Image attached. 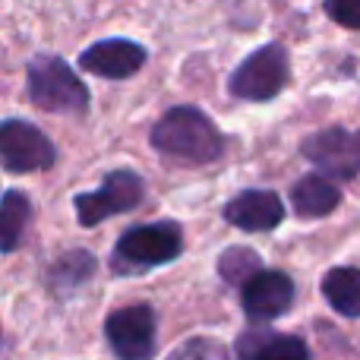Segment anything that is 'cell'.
<instances>
[{
    "label": "cell",
    "mask_w": 360,
    "mask_h": 360,
    "mask_svg": "<svg viewBox=\"0 0 360 360\" xmlns=\"http://www.w3.org/2000/svg\"><path fill=\"white\" fill-rule=\"evenodd\" d=\"M152 146L186 165H209L224 152V136L199 108H171L152 127Z\"/></svg>",
    "instance_id": "obj_1"
},
{
    "label": "cell",
    "mask_w": 360,
    "mask_h": 360,
    "mask_svg": "<svg viewBox=\"0 0 360 360\" xmlns=\"http://www.w3.org/2000/svg\"><path fill=\"white\" fill-rule=\"evenodd\" d=\"M29 98L51 114H86L89 89L67 60L44 54L29 63Z\"/></svg>",
    "instance_id": "obj_2"
},
{
    "label": "cell",
    "mask_w": 360,
    "mask_h": 360,
    "mask_svg": "<svg viewBox=\"0 0 360 360\" xmlns=\"http://www.w3.org/2000/svg\"><path fill=\"white\" fill-rule=\"evenodd\" d=\"M180 250H184V237L174 221L143 224V228H130L127 234H120L114 247V266L139 272V269L174 262Z\"/></svg>",
    "instance_id": "obj_3"
},
{
    "label": "cell",
    "mask_w": 360,
    "mask_h": 360,
    "mask_svg": "<svg viewBox=\"0 0 360 360\" xmlns=\"http://www.w3.org/2000/svg\"><path fill=\"white\" fill-rule=\"evenodd\" d=\"M288 70H291V60H288L285 44L269 41L231 73L228 86L243 101H272L288 86Z\"/></svg>",
    "instance_id": "obj_4"
},
{
    "label": "cell",
    "mask_w": 360,
    "mask_h": 360,
    "mask_svg": "<svg viewBox=\"0 0 360 360\" xmlns=\"http://www.w3.org/2000/svg\"><path fill=\"white\" fill-rule=\"evenodd\" d=\"M146 196V184L139 174L133 171H111L105 180H101L98 190L92 193H79L76 196V215H79L82 228H95L98 221L111 215H120V212H130L143 202Z\"/></svg>",
    "instance_id": "obj_5"
},
{
    "label": "cell",
    "mask_w": 360,
    "mask_h": 360,
    "mask_svg": "<svg viewBox=\"0 0 360 360\" xmlns=\"http://www.w3.org/2000/svg\"><path fill=\"white\" fill-rule=\"evenodd\" d=\"M57 158L54 143L38 127L25 124L19 117L4 120L0 127V162L6 174H29V171L51 168Z\"/></svg>",
    "instance_id": "obj_6"
},
{
    "label": "cell",
    "mask_w": 360,
    "mask_h": 360,
    "mask_svg": "<svg viewBox=\"0 0 360 360\" xmlns=\"http://www.w3.org/2000/svg\"><path fill=\"white\" fill-rule=\"evenodd\" d=\"M105 335L120 360H149L155 354V313L146 304L114 310L105 323Z\"/></svg>",
    "instance_id": "obj_7"
},
{
    "label": "cell",
    "mask_w": 360,
    "mask_h": 360,
    "mask_svg": "<svg viewBox=\"0 0 360 360\" xmlns=\"http://www.w3.org/2000/svg\"><path fill=\"white\" fill-rule=\"evenodd\" d=\"M304 155L332 177H354L360 171V133H348L342 127L319 130L304 139Z\"/></svg>",
    "instance_id": "obj_8"
},
{
    "label": "cell",
    "mask_w": 360,
    "mask_h": 360,
    "mask_svg": "<svg viewBox=\"0 0 360 360\" xmlns=\"http://www.w3.org/2000/svg\"><path fill=\"white\" fill-rule=\"evenodd\" d=\"M291 304H294V281L285 272L262 269L243 285V313L253 323L278 319L281 313H288Z\"/></svg>",
    "instance_id": "obj_9"
},
{
    "label": "cell",
    "mask_w": 360,
    "mask_h": 360,
    "mask_svg": "<svg viewBox=\"0 0 360 360\" xmlns=\"http://www.w3.org/2000/svg\"><path fill=\"white\" fill-rule=\"evenodd\" d=\"M146 60H149V54L143 44L127 41V38H105V41H95L92 48L82 51L79 70H89V73L105 76V79H127V76L139 73Z\"/></svg>",
    "instance_id": "obj_10"
},
{
    "label": "cell",
    "mask_w": 360,
    "mask_h": 360,
    "mask_svg": "<svg viewBox=\"0 0 360 360\" xmlns=\"http://www.w3.org/2000/svg\"><path fill=\"white\" fill-rule=\"evenodd\" d=\"M224 221L240 231H272L285 221V202L272 190H247L224 205Z\"/></svg>",
    "instance_id": "obj_11"
},
{
    "label": "cell",
    "mask_w": 360,
    "mask_h": 360,
    "mask_svg": "<svg viewBox=\"0 0 360 360\" xmlns=\"http://www.w3.org/2000/svg\"><path fill=\"white\" fill-rule=\"evenodd\" d=\"M338 199H342L338 186L323 174H307L291 186V205H294V212L304 218L329 215V212L338 209Z\"/></svg>",
    "instance_id": "obj_12"
},
{
    "label": "cell",
    "mask_w": 360,
    "mask_h": 360,
    "mask_svg": "<svg viewBox=\"0 0 360 360\" xmlns=\"http://www.w3.org/2000/svg\"><path fill=\"white\" fill-rule=\"evenodd\" d=\"M323 294L342 316H360V269H332L323 278Z\"/></svg>",
    "instance_id": "obj_13"
},
{
    "label": "cell",
    "mask_w": 360,
    "mask_h": 360,
    "mask_svg": "<svg viewBox=\"0 0 360 360\" xmlns=\"http://www.w3.org/2000/svg\"><path fill=\"white\" fill-rule=\"evenodd\" d=\"M32 215V205L25 199V193L6 190L4 193V209H0V234H4V253H13L19 247V237L25 231V221Z\"/></svg>",
    "instance_id": "obj_14"
},
{
    "label": "cell",
    "mask_w": 360,
    "mask_h": 360,
    "mask_svg": "<svg viewBox=\"0 0 360 360\" xmlns=\"http://www.w3.org/2000/svg\"><path fill=\"white\" fill-rule=\"evenodd\" d=\"M92 272H95V259L89 253H82V250H76V253L63 256L60 262H54V269H51V285H54L57 291H70V288L92 278Z\"/></svg>",
    "instance_id": "obj_15"
},
{
    "label": "cell",
    "mask_w": 360,
    "mask_h": 360,
    "mask_svg": "<svg viewBox=\"0 0 360 360\" xmlns=\"http://www.w3.org/2000/svg\"><path fill=\"white\" fill-rule=\"evenodd\" d=\"M218 272H221L224 281H243V285H247L256 272H262L259 256L247 247H231L228 253H221V259H218Z\"/></svg>",
    "instance_id": "obj_16"
},
{
    "label": "cell",
    "mask_w": 360,
    "mask_h": 360,
    "mask_svg": "<svg viewBox=\"0 0 360 360\" xmlns=\"http://www.w3.org/2000/svg\"><path fill=\"white\" fill-rule=\"evenodd\" d=\"M168 360H224V348L209 338H193L184 348H177Z\"/></svg>",
    "instance_id": "obj_17"
},
{
    "label": "cell",
    "mask_w": 360,
    "mask_h": 360,
    "mask_svg": "<svg viewBox=\"0 0 360 360\" xmlns=\"http://www.w3.org/2000/svg\"><path fill=\"white\" fill-rule=\"evenodd\" d=\"M326 13L345 29H360V0H326Z\"/></svg>",
    "instance_id": "obj_18"
}]
</instances>
